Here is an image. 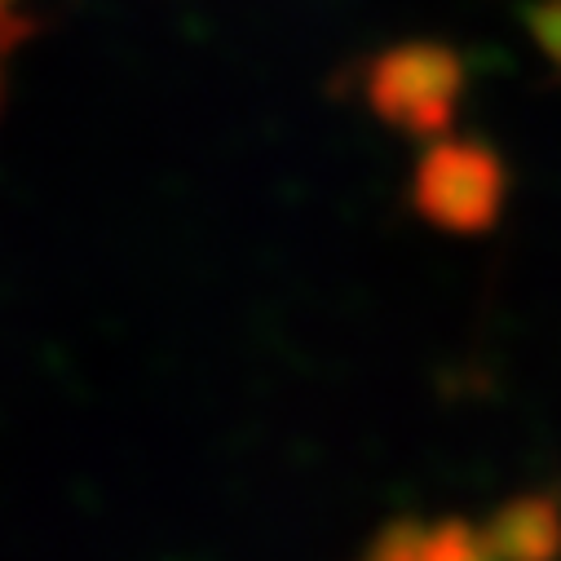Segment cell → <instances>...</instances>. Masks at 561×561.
Instances as JSON below:
<instances>
[]
</instances>
